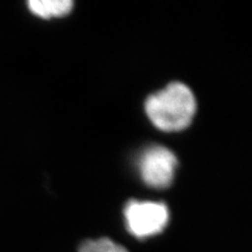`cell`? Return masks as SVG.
<instances>
[{"label": "cell", "mask_w": 252, "mask_h": 252, "mask_svg": "<svg viewBox=\"0 0 252 252\" xmlns=\"http://www.w3.org/2000/svg\"><path fill=\"white\" fill-rule=\"evenodd\" d=\"M145 111L153 125L160 130L181 131L193 121L196 100L187 86L174 82L150 96L145 103Z\"/></svg>", "instance_id": "6da1fadb"}, {"label": "cell", "mask_w": 252, "mask_h": 252, "mask_svg": "<svg viewBox=\"0 0 252 252\" xmlns=\"http://www.w3.org/2000/svg\"><path fill=\"white\" fill-rule=\"evenodd\" d=\"M78 252H128L124 247L109 238L89 239L81 244Z\"/></svg>", "instance_id": "5b68a950"}, {"label": "cell", "mask_w": 252, "mask_h": 252, "mask_svg": "<svg viewBox=\"0 0 252 252\" xmlns=\"http://www.w3.org/2000/svg\"><path fill=\"white\" fill-rule=\"evenodd\" d=\"M128 231L137 238L158 235L166 228L169 212L163 203L153 201H131L124 209Z\"/></svg>", "instance_id": "7a4b0ae2"}, {"label": "cell", "mask_w": 252, "mask_h": 252, "mask_svg": "<svg viewBox=\"0 0 252 252\" xmlns=\"http://www.w3.org/2000/svg\"><path fill=\"white\" fill-rule=\"evenodd\" d=\"M139 172L145 184L153 188H166L172 184L178 159L171 150L151 146L139 158Z\"/></svg>", "instance_id": "3957f363"}, {"label": "cell", "mask_w": 252, "mask_h": 252, "mask_svg": "<svg viewBox=\"0 0 252 252\" xmlns=\"http://www.w3.org/2000/svg\"><path fill=\"white\" fill-rule=\"evenodd\" d=\"M27 5L32 13L45 19L63 17L74 6L70 0H32Z\"/></svg>", "instance_id": "277c9868"}]
</instances>
